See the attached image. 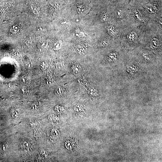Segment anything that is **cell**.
Masks as SVG:
<instances>
[{"label": "cell", "instance_id": "obj_1", "mask_svg": "<svg viewBox=\"0 0 162 162\" xmlns=\"http://www.w3.org/2000/svg\"><path fill=\"white\" fill-rule=\"evenodd\" d=\"M141 65L139 61H129L125 65L126 75L129 80H132L137 77L142 71Z\"/></svg>", "mask_w": 162, "mask_h": 162}, {"label": "cell", "instance_id": "obj_2", "mask_svg": "<svg viewBox=\"0 0 162 162\" xmlns=\"http://www.w3.org/2000/svg\"><path fill=\"white\" fill-rule=\"evenodd\" d=\"M139 63L142 64L150 65L153 64L155 62V58L153 54L146 50H143L139 55Z\"/></svg>", "mask_w": 162, "mask_h": 162}, {"label": "cell", "instance_id": "obj_3", "mask_svg": "<svg viewBox=\"0 0 162 162\" xmlns=\"http://www.w3.org/2000/svg\"><path fill=\"white\" fill-rule=\"evenodd\" d=\"M119 56L118 52H111L107 55L106 58V62L111 65L117 64L119 62Z\"/></svg>", "mask_w": 162, "mask_h": 162}, {"label": "cell", "instance_id": "obj_4", "mask_svg": "<svg viewBox=\"0 0 162 162\" xmlns=\"http://www.w3.org/2000/svg\"><path fill=\"white\" fill-rule=\"evenodd\" d=\"M149 46L152 51L156 53H159L161 52V44L156 38H154L151 40Z\"/></svg>", "mask_w": 162, "mask_h": 162}, {"label": "cell", "instance_id": "obj_5", "mask_svg": "<svg viewBox=\"0 0 162 162\" xmlns=\"http://www.w3.org/2000/svg\"><path fill=\"white\" fill-rule=\"evenodd\" d=\"M72 72L75 75H78L80 74L82 71V68L79 64H74L72 68Z\"/></svg>", "mask_w": 162, "mask_h": 162}, {"label": "cell", "instance_id": "obj_6", "mask_svg": "<svg viewBox=\"0 0 162 162\" xmlns=\"http://www.w3.org/2000/svg\"><path fill=\"white\" fill-rule=\"evenodd\" d=\"M127 39L129 42H135L137 39V34L134 32H129L128 34Z\"/></svg>", "mask_w": 162, "mask_h": 162}, {"label": "cell", "instance_id": "obj_7", "mask_svg": "<svg viewBox=\"0 0 162 162\" xmlns=\"http://www.w3.org/2000/svg\"><path fill=\"white\" fill-rule=\"evenodd\" d=\"M98 88L95 87H91L89 88L88 93V94L92 96H95L98 94Z\"/></svg>", "mask_w": 162, "mask_h": 162}, {"label": "cell", "instance_id": "obj_8", "mask_svg": "<svg viewBox=\"0 0 162 162\" xmlns=\"http://www.w3.org/2000/svg\"><path fill=\"white\" fill-rule=\"evenodd\" d=\"M145 8L147 11L150 13H154L156 10V7L153 5L148 4L145 6Z\"/></svg>", "mask_w": 162, "mask_h": 162}, {"label": "cell", "instance_id": "obj_9", "mask_svg": "<svg viewBox=\"0 0 162 162\" xmlns=\"http://www.w3.org/2000/svg\"><path fill=\"white\" fill-rule=\"evenodd\" d=\"M76 50L78 53L81 55L85 54L87 50L86 48L81 45H78L76 48Z\"/></svg>", "mask_w": 162, "mask_h": 162}, {"label": "cell", "instance_id": "obj_10", "mask_svg": "<svg viewBox=\"0 0 162 162\" xmlns=\"http://www.w3.org/2000/svg\"><path fill=\"white\" fill-rule=\"evenodd\" d=\"M109 34L112 36H115L116 34V31L115 28L113 26H110L107 28Z\"/></svg>", "mask_w": 162, "mask_h": 162}, {"label": "cell", "instance_id": "obj_11", "mask_svg": "<svg viewBox=\"0 0 162 162\" xmlns=\"http://www.w3.org/2000/svg\"><path fill=\"white\" fill-rule=\"evenodd\" d=\"M108 44V41L106 39H104L99 42L98 46L100 48H104L107 46Z\"/></svg>", "mask_w": 162, "mask_h": 162}, {"label": "cell", "instance_id": "obj_12", "mask_svg": "<svg viewBox=\"0 0 162 162\" xmlns=\"http://www.w3.org/2000/svg\"><path fill=\"white\" fill-rule=\"evenodd\" d=\"M54 92L56 96H59L62 95L63 93V88L61 86H58L55 89Z\"/></svg>", "mask_w": 162, "mask_h": 162}, {"label": "cell", "instance_id": "obj_13", "mask_svg": "<svg viewBox=\"0 0 162 162\" xmlns=\"http://www.w3.org/2000/svg\"><path fill=\"white\" fill-rule=\"evenodd\" d=\"M31 107L34 111H38L39 109V105L37 101L33 102L32 104Z\"/></svg>", "mask_w": 162, "mask_h": 162}, {"label": "cell", "instance_id": "obj_14", "mask_svg": "<svg viewBox=\"0 0 162 162\" xmlns=\"http://www.w3.org/2000/svg\"><path fill=\"white\" fill-rule=\"evenodd\" d=\"M61 43L59 41H57L54 45V49L55 50H58L61 47Z\"/></svg>", "mask_w": 162, "mask_h": 162}, {"label": "cell", "instance_id": "obj_15", "mask_svg": "<svg viewBox=\"0 0 162 162\" xmlns=\"http://www.w3.org/2000/svg\"><path fill=\"white\" fill-rule=\"evenodd\" d=\"M101 17L102 20L105 21L108 18V14L106 12H103L101 15Z\"/></svg>", "mask_w": 162, "mask_h": 162}, {"label": "cell", "instance_id": "obj_16", "mask_svg": "<svg viewBox=\"0 0 162 162\" xmlns=\"http://www.w3.org/2000/svg\"><path fill=\"white\" fill-rule=\"evenodd\" d=\"M52 134L53 135L55 136H58L60 135L59 131L56 129H53L52 130Z\"/></svg>", "mask_w": 162, "mask_h": 162}, {"label": "cell", "instance_id": "obj_17", "mask_svg": "<svg viewBox=\"0 0 162 162\" xmlns=\"http://www.w3.org/2000/svg\"><path fill=\"white\" fill-rule=\"evenodd\" d=\"M135 15L137 19L140 20H142V17L141 14L138 11H136L135 12Z\"/></svg>", "mask_w": 162, "mask_h": 162}, {"label": "cell", "instance_id": "obj_18", "mask_svg": "<svg viewBox=\"0 0 162 162\" xmlns=\"http://www.w3.org/2000/svg\"><path fill=\"white\" fill-rule=\"evenodd\" d=\"M1 150L4 152L7 151L8 149V146L6 144H4L1 147Z\"/></svg>", "mask_w": 162, "mask_h": 162}, {"label": "cell", "instance_id": "obj_19", "mask_svg": "<svg viewBox=\"0 0 162 162\" xmlns=\"http://www.w3.org/2000/svg\"><path fill=\"white\" fill-rule=\"evenodd\" d=\"M40 67L42 70H45L46 67V64L45 62H41L40 64Z\"/></svg>", "mask_w": 162, "mask_h": 162}, {"label": "cell", "instance_id": "obj_20", "mask_svg": "<svg viewBox=\"0 0 162 162\" xmlns=\"http://www.w3.org/2000/svg\"><path fill=\"white\" fill-rule=\"evenodd\" d=\"M65 146L68 149H70L72 148V146L71 143L69 141H67L65 142Z\"/></svg>", "mask_w": 162, "mask_h": 162}, {"label": "cell", "instance_id": "obj_21", "mask_svg": "<svg viewBox=\"0 0 162 162\" xmlns=\"http://www.w3.org/2000/svg\"><path fill=\"white\" fill-rule=\"evenodd\" d=\"M29 144L26 142H24L23 143V146L25 148H27L29 147Z\"/></svg>", "mask_w": 162, "mask_h": 162}, {"label": "cell", "instance_id": "obj_22", "mask_svg": "<svg viewBox=\"0 0 162 162\" xmlns=\"http://www.w3.org/2000/svg\"><path fill=\"white\" fill-rule=\"evenodd\" d=\"M26 66L27 68H30L31 67V64L29 62H27L26 64Z\"/></svg>", "mask_w": 162, "mask_h": 162}, {"label": "cell", "instance_id": "obj_23", "mask_svg": "<svg viewBox=\"0 0 162 162\" xmlns=\"http://www.w3.org/2000/svg\"><path fill=\"white\" fill-rule=\"evenodd\" d=\"M18 28V27L16 26H15L14 27V32H16L17 31V30Z\"/></svg>", "mask_w": 162, "mask_h": 162}]
</instances>
